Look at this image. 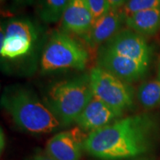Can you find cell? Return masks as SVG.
<instances>
[{"label":"cell","instance_id":"15","mask_svg":"<svg viewBox=\"0 0 160 160\" xmlns=\"http://www.w3.org/2000/svg\"><path fill=\"white\" fill-rule=\"evenodd\" d=\"M137 99L145 110H151L160 105V79L145 82L139 86L137 93Z\"/></svg>","mask_w":160,"mask_h":160},{"label":"cell","instance_id":"8","mask_svg":"<svg viewBox=\"0 0 160 160\" xmlns=\"http://www.w3.org/2000/svg\"><path fill=\"white\" fill-rule=\"evenodd\" d=\"M88 134L78 126L59 132L48 142L46 154L57 160H80Z\"/></svg>","mask_w":160,"mask_h":160},{"label":"cell","instance_id":"20","mask_svg":"<svg viewBox=\"0 0 160 160\" xmlns=\"http://www.w3.org/2000/svg\"><path fill=\"white\" fill-rule=\"evenodd\" d=\"M0 141H1V142H0V149H1V152H2L5 146V134H4L2 128L0 130Z\"/></svg>","mask_w":160,"mask_h":160},{"label":"cell","instance_id":"17","mask_svg":"<svg viewBox=\"0 0 160 160\" xmlns=\"http://www.w3.org/2000/svg\"><path fill=\"white\" fill-rule=\"evenodd\" d=\"M94 21L102 17L111 8L108 0H87Z\"/></svg>","mask_w":160,"mask_h":160},{"label":"cell","instance_id":"22","mask_svg":"<svg viewBox=\"0 0 160 160\" xmlns=\"http://www.w3.org/2000/svg\"><path fill=\"white\" fill-rule=\"evenodd\" d=\"M131 160H154V159L151 157H146V156H144V157H140L135 158V159H132Z\"/></svg>","mask_w":160,"mask_h":160},{"label":"cell","instance_id":"6","mask_svg":"<svg viewBox=\"0 0 160 160\" xmlns=\"http://www.w3.org/2000/svg\"><path fill=\"white\" fill-rule=\"evenodd\" d=\"M93 96L110 107L124 113L133 108L134 89L106 70L97 66L89 73Z\"/></svg>","mask_w":160,"mask_h":160},{"label":"cell","instance_id":"24","mask_svg":"<svg viewBox=\"0 0 160 160\" xmlns=\"http://www.w3.org/2000/svg\"><path fill=\"white\" fill-rule=\"evenodd\" d=\"M6 1H7V0H0V2H1V5H4V4L5 3Z\"/></svg>","mask_w":160,"mask_h":160},{"label":"cell","instance_id":"10","mask_svg":"<svg viewBox=\"0 0 160 160\" xmlns=\"http://www.w3.org/2000/svg\"><path fill=\"white\" fill-rule=\"evenodd\" d=\"M123 113L110 107L93 96L80 113L75 123L83 131L90 133L120 119Z\"/></svg>","mask_w":160,"mask_h":160},{"label":"cell","instance_id":"14","mask_svg":"<svg viewBox=\"0 0 160 160\" xmlns=\"http://www.w3.org/2000/svg\"><path fill=\"white\" fill-rule=\"evenodd\" d=\"M71 0H37V12L42 21L53 24L61 20Z\"/></svg>","mask_w":160,"mask_h":160},{"label":"cell","instance_id":"12","mask_svg":"<svg viewBox=\"0 0 160 160\" xmlns=\"http://www.w3.org/2000/svg\"><path fill=\"white\" fill-rule=\"evenodd\" d=\"M122 22H125V19L119 10L111 8L93 22L90 31L82 38L91 48H99L121 30Z\"/></svg>","mask_w":160,"mask_h":160},{"label":"cell","instance_id":"9","mask_svg":"<svg viewBox=\"0 0 160 160\" xmlns=\"http://www.w3.org/2000/svg\"><path fill=\"white\" fill-rule=\"evenodd\" d=\"M97 66L122 81L131 84L145 77L149 65L129 58L98 48Z\"/></svg>","mask_w":160,"mask_h":160},{"label":"cell","instance_id":"5","mask_svg":"<svg viewBox=\"0 0 160 160\" xmlns=\"http://www.w3.org/2000/svg\"><path fill=\"white\" fill-rule=\"evenodd\" d=\"M0 57L2 61H19L34 51L40 34L38 25L25 17H16L2 23Z\"/></svg>","mask_w":160,"mask_h":160},{"label":"cell","instance_id":"18","mask_svg":"<svg viewBox=\"0 0 160 160\" xmlns=\"http://www.w3.org/2000/svg\"><path fill=\"white\" fill-rule=\"evenodd\" d=\"M37 0H12V6L14 9L23 8L33 5Z\"/></svg>","mask_w":160,"mask_h":160},{"label":"cell","instance_id":"23","mask_svg":"<svg viewBox=\"0 0 160 160\" xmlns=\"http://www.w3.org/2000/svg\"><path fill=\"white\" fill-rule=\"evenodd\" d=\"M157 77L160 79V60L159 62V66H158V73H157Z\"/></svg>","mask_w":160,"mask_h":160},{"label":"cell","instance_id":"1","mask_svg":"<svg viewBox=\"0 0 160 160\" xmlns=\"http://www.w3.org/2000/svg\"><path fill=\"white\" fill-rule=\"evenodd\" d=\"M159 137L158 118L142 113L120 118L88 133L84 150L101 160L132 159L151 153Z\"/></svg>","mask_w":160,"mask_h":160},{"label":"cell","instance_id":"19","mask_svg":"<svg viewBox=\"0 0 160 160\" xmlns=\"http://www.w3.org/2000/svg\"><path fill=\"white\" fill-rule=\"evenodd\" d=\"M108 1L111 8L120 9L127 2L128 0H108Z\"/></svg>","mask_w":160,"mask_h":160},{"label":"cell","instance_id":"21","mask_svg":"<svg viewBox=\"0 0 160 160\" xmlns=\"http://www.w3.org/2000/svg\"><path fill=\"white\" fill-rule=\"evenodd\" d=\"M33 160H57L53 158H52L49 156H48L47 154L45 155H38L37 157H35L33 158Z\"/></svg>","mask_w":160,"mask_h":160},{"label":"cell","instance_id":"13","mask_svg":"<svg viewBox=\"0 0 160 160\" xmlns=\"http://www.w3.org/2000/svg\"><path fill=\"white\" fill-rule=\"evenodd\" d=\"M125 23L144 37L155 35L160 29V7L133 13L125 18Z\"/></svg>","mask_w":160,"mask_h":160},{"label":"cell","instance_id":"3","mask_svg":"<svg viewBox=\"0 0 160 160\" xmlns=\"http://www.w3.org/2000/svg\"><path fill=\"white\" fill-rule=\"evenodd\" d=\"M93 97L89 73L58 80L45 90L43 101L62 126L75 123Z\"/></svg>","mask_w":160,"mask_h":160},{"label":"cell","instance_id":"4","mask_svg":"<svg viewBox=\"0 0 160 160\" xmlns=\"http://www.w3.org/2000/svg\"><path fill=\"white\" fill-rule=\"evenodd\" d=\"M89 53L85 46L68 33L55 31L45 44L39 60L44 74L54 72L85 69Z\"/></svg>","mask_w":160,"mask_h":160},{"label":"cell","instance_id":"16","mask_svg":"<svg viewBox=\"0 0 160 160\" xmlns=\"http://www.w3.org/2000/svg\"><path fill=\"white\" fill-rule=\"evenodd\" d=\"M160 7V0H128L119 9L124 19L137 12Z\"/></svg>","mask_w":160,"mask_h":160},{"label":"cell","instance_id":"11","mask_svg":"<svg viewBox=\"0 0 160 160\" xmlns=\"http://www.w3.org/2000/svg\"><path fill=\"white\" fill-rule=\"evenodd\" d=\"M60 21L65 32L82 37L90 31L94 19L87 0H71Z\"/></svg>","mask_w":160,"mask_h":160},{"label":"cell","instance_id":"2","mask_svg":"<svg viewBox=\"0 0 160 160\" xmlns=\"http://www.w3.org/2000/svg\"><path fill=\"white\" fill-rule=\"evenodd\" d=\"M1 105L19 128L32 134L53 133L62 127L45 102L27 87L6 88L1 97Z\"/></svg>","mask_w":160,"mask_h":160},{"label":"cell","instance_id":"7","mask_svg":"<svg viewBox=\"0 0 160 160\" xmlns=\"http://www.w3.org/2000/svg\"><path fill=\"white\" fill-rule=\"evenodd\" d=\"M99 48L148 65H150L153 53L151 46L145 37L131 29L120 30Z\"/></svg>","mask_w":160,"mask_h":160}]
</instances>
